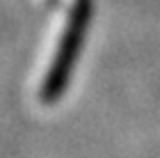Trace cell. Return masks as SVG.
Listing matches in <instances>:
<instances>
[{
  "mask_svg": "<svg viewBox=\"0 0 160 158\" xmlns=\"http://www.w3.org/2000/svg\"><path fill=\"white\" fill-rule=\"evenodd\" d=\"M46 9L48 21L28 78L30 96L39 105L57 103L69 87L89 28L92 0H53Z\"/></svg>",
  "mask_w": 160,
  "mask_h": 158,
  "instance_id": "6da1fadb",
  "label": "cell"
}]
</instances>
